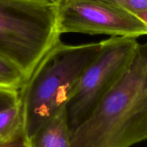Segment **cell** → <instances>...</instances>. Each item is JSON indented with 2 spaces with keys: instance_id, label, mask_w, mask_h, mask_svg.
I'll return each instance as SVG.
<instances>
[{
  "instance_id": "7a4b0ae2",
  "label": "cell",
  "mask_w": 147,
  "mask_h": 147,
  "mask_svg": "<svg viewBox=\"0 0 147 147\" xmlns=\"http://www.w3.org/2000/svg\"><path fill=\"white\" fill-rule=\"evenodd\" d=\"M101 42L55 45L19 90L26 140L64 110L82 74L98 54Z\"/></svg>"
},
{
  "instance_id": "30bf717a",
  "label": "cell",
  "mask_w": 147,
  "mask_h": 147,
  "mask_svg": "<svg viewBox=\"0 0 147 147\" xmlns=\"http://www.w3.org/2000/svg\"><path fill=\"white\" fill-rule=\"evenodd\" d=\"M19 90L0 88V111L15 104L19 101Z\"/></svg>"
},
{
  "instance_id": "7c38bea8",
  "label": "cell",
  "mask_w": 147,
  "mask_h": 147,
  "mask_svg": "<svg viewBox=\"0 0 147 147\" xmlns=\"http://www.w3.org/2000/svg\"><path fill=\"white\" fill-rule=\"evenodd\" d=\"M14 1H26V2L37 3V4H48V5H55L57 0H14Z\"/></svg>"
},
{
  "instance_id": "8992f818",
  "label": "cell",
  "mask_w": 147,
  "mask_h": 147,
  "mask_svg": "<svg viewBox=\"0 0 147 147\" xmlns=\"http://www.w3.org/2000/svg\"><path fill=\"white\" fill-rule=\"evenodd\" d=\"M65 109L43 123L29 139L28 147H71Z\"/></svg>"
},
{
  "instance_id": "52a82bcc",
  "label": "cell",
  "mask_w": 147,
  "mask_h": 147,
  "mask_svg": "<svg viewBox=\"0 0 147 147\" xmlns=\"http://www.w3.org/2000/svg\"><path fill=\"white\" fill-rule=\"evenodd\" d=\"M24 133L20 100L0 111V144L6 143Z\"/></svg>"
},
{
  "instance_id": "277c9868",
  "label": "cell",
  "mask_w": 147,
  "mask_h": 147,
  "mask_svg": "<svg viewBox=\"0 0 147 147\" xmlns=\"http://www.w3.org/2000/svg\"><path fill=\"white\" fill-rule=\"evenodd\" d=\"M98 54L82 74L65 107L70 134L90 116L131 60L139 43L132 37L100 41Z\"/></svg>"
},
{
  "instance_id": "3957f363",
  "label": "cell",
  "mask_w": 147,
  "mask_h": 147,
  "mask_svg": "<svg viewBox=\"0 0 147 147\" xmlns=\"http://www.w3.org/2000/svg\"><path fill=\"white\" fill-rule=\"evenodd\" d=\"M55 5L0 0V55L30 77L57 44Z\"/></svg>"
},
{
  "instance_id": "6da1fadb",
  "label": "cell",
  "mask_w": 147,
  "mask_h": 147,
  "mask_svg": "<svg viewBox=\"0 0 147 147\" xmlns=\"http://www.w3.org/2000/svg\"><path fill=\"white\" fill-rule=\"evenodd\" d=\"M147 140V42L70 138L71 147H131Z\"/></svg>"
},
{
  "instance_id": "5b68a950",
  "label": "cell",
  "mask_w": 147,
  "mask_h": 147,
  "mask_svg": "<svg viewBox=\"0 0 147 147\" xmlns=\"http://www.w3.org/2000/svg\"><path fill=\"white\" fill-rule=\"evenodd\" d=\"M55 11L60 35L73 32L136 39L147 36V26L135 14L98 0H57Z\"/></svg>"
},
{
  "instance_id": "ba28073f",
  "label": "cell",
  "mask_w": 147,
  "mask_h": 147,
  "mask_svg": "<svg viewBox=\"0 0 147 147\" xmlns=\"http://www.w3.org/2000/svg\"><path fill=\"white\" fill-rule=\"evenodd\" d=\"M26 80L19 67L0 55V88L20 90Z\"/></svg>"
},
{
  "instance_id": "4fadbf2b",
  "label": "cell",
  "mask_w": 147,
  "mask_h": 147,
  "mask_svg": "<svg viewBox=\"0 0 147 147\" xmlns=\"http://www.w3.org/2000/svg\"><path fill=\"white\" fill-rule=\"evenodd\" d=\"M135 15L147 26V11L136 13V14H135Z\"/></svg>"
},
{
  "instance_id": "8fae6325",
  "label": "cell",
  "mask_w": 147,
  "mask_h": 147,
  "mask_svg": "<svg viewBox=\"0 0 147 147\" xmlns=\"http://www.w3.org/2000/svg\"><path fill=\"white\" fill-rule=\"evenodd\" d=\"M0 147H28L24 133L19 134L12 140L0 144Z\"/></svg>"
},
{
  "instance_id": "9c48e42d",
  "label": "cell",
  "mask_w": 147,
  "mask_h": 147,
  "mask_svg": "<svg viewBox=\"0 0 147 147\" xmlns=\"http://www.w3.org/2000/svg\"><path fill=\"white\" fill-rule=\"evenodd\" d=\"M135 14L147 11V0H98Z\"/></svg>"
}]
</instances>
